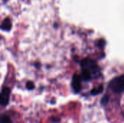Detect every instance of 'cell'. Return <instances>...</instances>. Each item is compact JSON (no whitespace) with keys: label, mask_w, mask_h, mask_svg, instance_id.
I'll return each instance as SVG.
<instances>
[{"label":"cell","mask_w":124,"mask_h":123,"mask_svg":"<svg viewBox=\"0 0 124 123\" xmlns=\"http://www.w3.org/2000/svg\"><path fill=\"white\" fill-rule=\"evenodd\" d=\"M105 45V41L104 39H100V40H99V41H98V47L102 48V47H103Z\"/></svg>","instance_id":"obj_10"},{"label":"cell","mask_w":124,"mask_h":123,"mask_svg":"<svg viewBox=\"0 0 124 123\" xmlns=\"http://www.w3.org/2000/svg\"><path fill=\"white\" fill-rule=\"evenodd\" d=\"M81 79L88 82L92 79L97 77L100 73V67L92 59L85 58L81 62Z\"/></svg>","instance_id":"obj_1"},{"label":"cell","mask_w":124,"mask_h":123,"mask_svg":"<svg viewBox=\"0 0 124 123\" xmlns=\"http://www.w3.org/2000/svg\"><path fill=\"white\" fill-rule=\"evenodd\" d=\"M81 77L78 74H74L72 78L71 87L73 91L76 94L79 93L81 90Z\"/></svg>","instance_id":"obj_4"},{"label":"cell","mask_w":124,"mask_h":123,"mask_svg":"<svg viewBox=\"0 0 124 123\" xmlns=\"http://www.w3.org/2000/svg\"><path fill=\"white\" fill-rule=\"evenodd\" d=\"M12 28V22H11V20L9 18H5L2 23H1V30H7V31H9Z\"/></svg>","instance_id":"obj_5"},{"label":"cell","mask_w":124,"mask_h":123,"mask_svg":"<svg viewBox=\"0 0 124 123\" xmlns=\"http://www.w3.org/2000/svg\"><path fill=\"white\" fill-rule=\"evenodd\" d=\"M108 88L116 94H121L124 92V75L112 79L108 84Z\"/></svg>","instance_id":"obj_2"},{"label":"cell","mask_w":124,"mask_h":123,"mask_svg":"<svg viewBox=\"0 0 124 123\" xmlns=\"http://www.w3.org/2000/svg\"><path fill=\"white\" fill-rule=\"evenodd\" d=\"M10 88L9 87H3L1 92V99H0V103L2 107H6L9 101V96H10Z\"/></svg>","instance_id":"obj_3"},{"label":"cell","mask_w":124,"mask_h":123,"mask_svg":"<svg viewBox=\"0 0 124 123\" xmlns=\"http://www.w3.org/2000/svg\"><path fill=\"white\" fill-rule=\"evenodd\" d=\"M103 88H103V85H100V86L93 88V89L90 91V94H91V95H92V96H97V95L101 94V93L103 91Z\"/></svg>","instance_id":"obj_6"},{"label":"cell","mask_w":124,"mask_h":123,"mask_svg":"<svg viewBox=\"0 0 124 123\" xmlns=\"http://www.w3.org/2000/svg\"><path fill=\"white\" fill-rule=\"evenodd\" d=\"M26 88H27V89H28V90L31 91V90L34 89V88H35V85H34V83H33V82H31V81H28V82H27V83H26Z\"/></svg>","instance_id":"obj_9"},{"label":"cell","mask_w":124,"mask_h":123,"mask_svg":"<svg viewBox=\"0 0 124 123\" xmlns=\"http://www.w3.org/2000/svg\"><path fill=\"white\" fill-rule=\"evenodd\" d=\"M109 100H110L109 96H108V95H105V96L102 98V99H101V101H100V103H101L102 105L105 106V105H106V104L108 103Z\"/></svg>","instance_id":"obj_8"},{"label":"cell","mask_w":124,"mask_h":123,"mask_svg":"<svg viewBox=\"0 0 124 123\" xmlns=\"http://www.w3.org/2000/svg\"><path fill=\"white\" fill-rule=\"evenodd\" d=\"M1 123H12V122L7 115H2L1 117Z\"/></svg>","instance_id":"obj_7"}]
</instances>
